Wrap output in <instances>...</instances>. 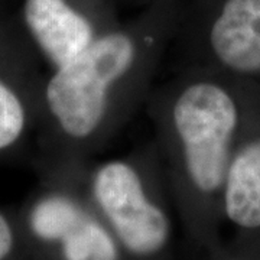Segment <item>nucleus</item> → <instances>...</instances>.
I'll use <instances>...</instances> for the list:
<instances>
[{"instance_id": "nucleus-1", "label": "nucleus", "mask_w": 260, "mask_h": 260, "mask_svg": "<svg viewBox=\"0 0 260 260\" xmlns=\"http://www.w3.org/2000/svg\"><path fill=\"white\" fill-rule=\"evenodd\" d=\"M184 2L162 0L121 20L41 84L37 165L42 178L83 182L94 158L148 102Z\"/></svg>"}, {"instance_id": "nucleus-2", "label": "nucleus", "mask_w": 260, "mask_h": 260, "mask_svg": "<svg viewBox=\"0 0 260 260\" xmlns=\"http://www.w3.org/2000/svg\"><path fill=\"white\" fill-rule=\"evenodd\" d=\"M260 85L198 67H175L145 104L150 140L189 247L221 243L223 194L234 149Z\"/></svg>"}, {"instance_id": "nucleus-3", "label": "nucleus", "mask_w": 260, "mask_h": 260, "mask_svg": "<svg viewBox=\"0 0 260 260\" xmlns=\"http://www.w3.org/2000/svg\"><path fill=\"white\" fill-rule=\"evenodd\" d=\"M84 191L123 260H172L177 213L152 142L121 156L94 160Z\"/></svg>"}, {"instance_id": "nucleus-4", "label": "nucleus", "mask_w": 260, "mask_h": 260, "mask_svg": "<svg viewBox=\"0 0 260 260\" xmlns=\"http://www.w3.org/2000/svg\"><path fill=\"white\" fill-rule=\"evenodd\" d=\"M169 54L260 85V0H186Z\"/></svg>"}, {"instance_id": "nucleus-5", "label": "nucleus", "mask_w": 260, "mask_h": 260, "mask_svg": "<svg viewBox=\"0 0 260 260\" xmlns=\"http://www.w3.org/2000/svg\"><path fill=\"white\" fill-rule=\"evenodd\" d=\"M117 6L116 0H23L20 32L51 70L117 26Z\"/></svg>"}, {"instance_id": "nucleus-6", "label": "nucleus", "mask_w": 260, "mask_h": 260, "mask_svg": "<svg viewBox=\"0 0 260 260\" xmlns=\"http://www.w3.org/2000/svg\"><path fill=\"white\" fill-rule=\"evenodd\" d=\"M44 75L23 34L0 26V159L18 155L37 138Z\"/></svg>"}, {"instance_id": "nucleus-7", "label": "nucleus", "mask_w": 260, "mask_h": 260, "mask_svg": "<svg viewBox=\"0 0 260 260\" xmlns=\"http://www.w3.org/2000/svg\"><path fill=\"white\" fill-rule=\"evenodd\" d=\"M223 221L236 234L260 236V102L233 153L224 185Z\"/></svg>"}, {"instance_id": "nucleus-8", "label": "nucleus", "mask_w": 260, "mask_h": 260, "mask_svg": "<svg viewBox=\"0 0 260 260\" xmlns=\"http://www.w3.org/2000/svg\"><path fill=\"white\" fill-rule=\"evenodd\" d=\"M195 251L198 260H260V236L234 234L230 243Z\"/></svg>"}, {"instance_id": "nucleus-9", "label": "nucleus", "mask_w": 260, "mask_h": 260, "mask_svg": "<svg viewBox=\"0 0 260 260\" xmlns=\"http://www.w3.org/2000/svg\"><path fill=\"white\" fill-rule=\"evenodd\" d=\"M19 246L16 225L12 223L8 214L0 211V260H10Z\"/></svg>"}, {"instance_id": "nucleus-10", "label": "nucleus", "mask_w": 260, "mask_h": 260, "mask_svg": "<svg viewBox=\"0 0 260 260\" xmlns=\"http://www.w3.org/2000/svg\"><path fill=\"white\" fill-rule=\"evenodd\" d=\"M119 5H129V6H133V8H138V9H143V8H148L150 5H155L158 2H162V0H116ZM179 2H184L185 3L186 0H179Z\"/></svg>"}]
</instances>
